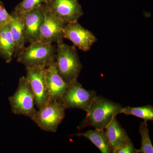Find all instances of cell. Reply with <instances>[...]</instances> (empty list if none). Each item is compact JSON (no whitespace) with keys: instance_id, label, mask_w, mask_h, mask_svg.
<instances>
[{"instance_id":"cell-10","label":"cell","mask_w":153,"mask_h":153,"mask_svg":"<svg viewBox=\"0 0 153 153\" xmlns=\"http://www.w3.org/2000/svg\"><path fill=\"white\" fill-rule=\"evenodd\" d=\"M63 36L84 52L89 51L97 41L91 31L83 27L78 22L66 24L63 30Z\"/></svg>"},{"instance_id":"cell-7","label":"cell","mask_w":153,"mask_h":153,"mask_svg":"<svg viewBox=\"0 0 153 153\" xmlns=\"http://www.w3.org/2000/svg\"><path fill=\"white\" fill-rule=\"evenodd\" d=\"M49 10L65 24L78 22L84 15L78 0H48Z\"/></svg>"},{"instance_id":"cell-17","label":"cell","mask_w":153,"mask_h":153,"mask_svg":"<svg viewBox=\"0 0 153 153\" xmlns=\"http://www.w3.org/2000/svg\"><path fill=\"white\" fill-rule=\"evenodd\" d=\"M121 114L134 116L146 121H153V106L151 105H147L140 107H123L121 110Z\"/></svg>"},{"instance_id":"cell-15","label":"cell","mask_w":153,"mask_h":153,"mask_svg":"<svg viewBox=\"0 0 153 153\" xmlns=\"http://www.w3.org/2000/svg\"><path fill=\"white\" fill-rule=\"evenodd\" d=\"M72 136L83 137L95 145L102 153H111V148L107 138L104 129L88 130L84 132H79Z\"/></svg>"},{"instance_id":"cell-21","label":"cell","mask_w":153,"mask_h":153,"mask_svg":"<svg viewBox=\"0 0 153 153\" xmlns=\"http://www.w3.org/2000/svg\"><path fill=\"white\" fill-rule=\"evenodd\" d=\"M114 153H138L137 149H135L131 140L123 145L118 148Z\"/></svg>"},{"instance_id":"cell-5","label":"cell","mask_w":153,"mask_h":153,"mask_svg":"<svg viewBox=\"0 0 153 153\" xmlns=\"http://www.w3.org/2000/svg\"><path fill=\"white\" fill-rule=\"evenodd\" d=\"M66 109L60 101H49L36 110L32 120L42 130L56 132L65 117Z\"/></svg>"},{"instance_id":"cell-2","label":"cell","mask_w":153,"mask_h":153,"mask_svg":"<svg viewBox=\"0 0 153 153\" xmlns=\"http://www.w3.org/2000/svg\"><path fill=\"white\" fill-rule=\"evenodd\" d=\"M55 65L57 73L68 84L77 80L82 68L75 47L65 44L63 39L57 43Z\"/></svg>"},{"instance_id":"cell-12","label":"cell","mask_w":153,"mask_h":153,"mask_svg":"<svg viewBox=\"0 0 153 153\" xmlns=\"http://www.w3.org/2000/svg\"><path fill=\"white\" fill-rule=\"evenodd\" d=\"M44 77L49 101H60L69 84L66 83L57 73L55 63L44 69Z\"/></svg>"},{"instance_id":"cell-6","label":"cell","mask_w":153,"mask_h":153,"mask_svg":"<svg viewBox=\"0 0 153 153\" xmlns=\"http://www.w3.org/2000/svg\"><path fill=\"white\" fill-rule=\"evenodd\" d=\"M97 96L95 91L85 89L77 80L69 84L60 101L66 109L77 108L86 112Z\"/></svg>"},{"instance_id":"cell-8","label":"cell","mask_w":153,"mask_h":153,"mask_svg":"<svg viewBox=\"0 0 153 153\" xmlns=\"http://www.w3.org/2000/svg\"><path fill=\"white\" fill-rule=\"evenodd\" d=\"M44 19L40 30V41L56 44L63 39V30L66 24L55 16L49 10L46 4H42Z\"/></svg>"},{"instance_id":"cell-3","label":"cell","mask_w":153,"mask_h":153,"mask_svg":"<svg viewBox=\"0 0 153 153\" xmlns=\"http://www.w3.org/2000/svg\"><path fill=\"white\" fill-rule=\"evenodd\" d=\"M56 47L52 44L37 41L25 47L18 55L17 60L26 68H45L55 62Z\"/></svg>"},{"instance_id":"cell-18","label":"cell","mask_w":153,"mask_h":153,"mask_svg":"<svg viewBox=\"0 0 153 153\" xmlns=\"http://www.w3.org/2000/svg\"><path fill=\"white\" fill-rule=\"evenodd\" d=\"M139 131L141 137V146L138 153H153V146L149 136L147 121H144L140 124Z\"/></svg>"},{"instance_id":"cell-4","label":"cell","mask_w":153,"mask_h":153,"mask_svg":"<svg viewBox=\"0 0 153 153\" xmlns=\"http://www.w3.org/2000/svg\"><path fill=\"white\" fill-rule=\"evenodd\" d=\"M8 99L13 113L24 116L31 120L33 118L37 110L35 98L25 76L19 78L16 90Z\"/></svg>"},{"instance_id":"cell-16","label":"cell","mask_w":153,"mask_h":153,"mask_svg":"<svg viewBox=\"0 0 153 153\" xmlns=\"http://www.w3.org/2000/svg\"><path fill=\"white\" fill-rule=\"evenodd\" d=\"M15 43L9 25L0 29V55L6 63L13 60L15 52Z\"/></svg>"},{"instance_id":"cell-14","label":"cell","mask_w":153,"mask_h":153,"mask_svg":"<svg viewBox=\"0 0 153 153\" xmlns=\"http://www.w3.org/2000/svg\"><path fill=\"white\" fill-rule=\"evenodd\" d=\"M12 16L9 26L11 35L13 39L15 45L14 58L16 57L17 55L25 48L24 39L25 30V15L16 13L13 11L10 14Z\"/></svg>"},{"instance_id":"cell-9","label":"cell","mask_w":153,"mask_h":153,"mask_svg":"<svg viewBox=\"0 0 153 153\" xmlns=\"http://www.w3.org/2000/svg\"><path fill=\"white\" fill-rule=\"evenodd\" d=\"M26 79L33 91L35 105L39 109L49 102V93L44 77L45 68L36 67L26 68Z\"/></svg>"},{"instance_id":"cell-11","label":"cell","mask_w":153,"mask_h":153,"mask_svg":"<svg viewBox=\"0 0 153 153\" xmlns=\"http://www.w3.org/2000/svg\"><path fill=\"white\" fill-rule=\"evenodd\" d=\"M42 5L24 14L25 44H30L40 41V30L44 19Z\"/></svg>"},{"instance_id":"cell-19","label":"cell","mask_w":153,"mask_h":153,"mask_svg":"<svg viewBox=\"0 0 153 153\" xmlns=\"http://www.w3.org/2000/svg\"><path fill=\"white\" fill-rule=\"evenodd\" d=\"M48 0H22L16 6L14 12L16 13L25 14L42 4H46Z\"/></svg>"},{"instance_id":"cell-13","label":"cell","mask_w":153,"mask_h":153,"mask_svg":"<svg viewBox=\"0 0 153 153\" xmlns=\"http://www.w3.org/2000/svg\"><path fill=\"white\" fill-rule=\"evenodd\" d=\"M104 130L112 153H114L118 148L131 140L116 117L113 119Z\"/></svg>"},{"instance_id":"cell-1","label":"cell","mask_w":153,"mask_h":153,"mask_svg":"<svg viewBox=\"0 0 153 153\" xmlns=\"http://www.w3.org/2000/svg\"><path fill=\"white\" fill-rule=\"evenodd\" d=\"M123 107L120 104L101 96H97L86 112L85 118L77 126L78 130L92 127L105 129L113 119L120 114Z\"/></svg>"},{"instance_id":"cell-20","label":"cell","mask_w":153,"mask_h":153,"mask_svg":"<svg viewBox=\"0 0 153 153\" xmlns=\"http://www.w3.org/2000/svg\"><path fill=\"white\" fill-rule=\"evenodd\" d=\"M12 19L11 14H9L0 1V29L9 25Z\"/></svg>"}]
</instances>
